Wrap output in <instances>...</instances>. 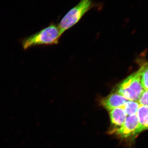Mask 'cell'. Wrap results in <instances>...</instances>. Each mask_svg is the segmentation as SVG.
<instances>
[{
  "instance_id": "10",
  "label": "cell",
  "mask_w": 148,
  "mask_h": 148,
  "mask_svg": "<svg viewBox=\"0 0 148 148\" xmlns=\"http://www.w3.org/2000/svg\"><path fill=\"white\" fill-rule=\"evenodd\" d=\"M138 102L140 106H148V90H144Z\"/></svg>"
},
{
  "instance_id": "9",
  "label": "cell",
  "mask_w": 148,
  "mask_h": 148,
  "mask_svg": "<svg viewBox=\"0 0 148 148\" xmlns=\"http://www.w3.org/2000/svg\"><path fill=\"white\" fill-rule=\"evenodd\" d=\"M140 72V82L144 90H148V65L145 63L138 70Z\"/></svg>"
},
{
  "instance_id": "5",
  "label": "cell",
  "mask_w": 148,
  "mask_h": 148,
  "mask_svg": "<svg viewBox=\"0 0 148 148\" xmlns=\"http://www.w3.org/2000/svg\"><path fill=\"white\" fill-rule=\"evenodd\" d=\"M127 101L117 92H114L102 99L101 103L106 110L110 111L116 108L122 107Z\"/></svg>"
},
{
  "instance_id": "2",
  "label": "cell",
  "mask_w": 148,
  "mask_h": 148,
  "mask_svg": "<svg viewBox=\"0 0 148 148\" xmlns=\"http://www.w3.org/2000/svg\"><path fill=\"white\" fill-rule=\"evenodd\" d=\"M116 92L130 101H138L144 89L139 71L130 75L117 85Z\"/></svg>"
},
{
  "instance_id": "6",
  "label": "cell",
  "mask_w": 148,
  "mask_h": 148,
  "mask_svg": "<svg viewBox=\"0 0 148 148\" xmlns=\"http://www.w3.org/2000/svg\"><path fill=\"white\" fill-rule=\"evenodd\" d=\"M110 112L111 123L114 127L113 129L111 131L112 132L123 124L127 116L122 107L114 109Z\"/></svg>"
},
{
  "instance_id": "8",
  "label": "cell",
  "mask_w": 148,
  "mask_h": 148,
  "mask_svg": "<svg viewBox=\"0 0 148 148\" xmlns=\"http://www.w3.org/2000/svg\"><path fill=\"white\" fill-rule=\"evenodd\" d=\"M140 106L137 101H128L122 107L124 110L127 116H128L136 114Z\"/></svg>"
},
{
  "instance_id": "1",
  "label": "cell",
  "mask_w": 148,
  "mask_h": 148,
  "mask_svg": "<svg viewBox=\"0 0 148 148\" xmlns=\"http://www.w3.org/2000/svg\"><path fill=\"white\" fill-rule=\"evenodd\" d=\"M61 35L58 25L51 23L39 32L21 40L24 50L36 46H49L58 44Z\"/></svg>"
},
{
  "instance_id": "3",
  "label": "cell",
  "mask_w": 148,
  "mask_h": 148,
  "mask_svg": "<svg viewBox=\"0 0 148 148\" xmlns=\"http://www.w3.org/2000/svg\"><path fill=\"white\" fill-rule=\"evenodd\" d=\"M93 6L92 0H80L76 5L67 12L58 25L61 36L77 24Z\"/></svg>"
},
{
  "instance_id": "4",
  "label": "cell",
  "mask_w": 148,
  "mask_h": 148,
  "mask_svg": "<svg viewBox=\"0 0 148 148\" xmlns=\"http://www.w3.org/2000/svg\"><path fill=\"white\" fill-rule=\"evenodd\" d=\"M138 126V120L137 114L128 116L123 124L112 133H114L122 138H127L136 135Z\"/></svg>"
},
{
  "instance_id": "7",
  "label": "cell",
  "mask_w": 148,
  "mask_h": 148,
  "mask_svg": "<svg viewBox=\"0 0 148 148\" xmlns=\"http://www.w3.org/2000/svg\"><path fill=\"white\" fill-rule=\"evenodd\" d=\"M138 120V126L136 135L148 128V106H140L137 113Z\"/></svg>"
}]
</instances>
